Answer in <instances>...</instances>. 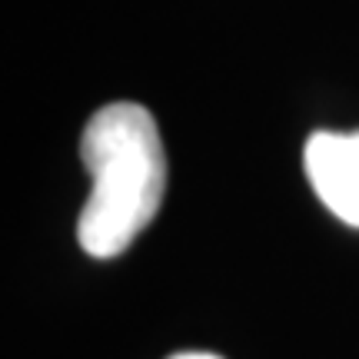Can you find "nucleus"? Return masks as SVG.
Returning a JSON list of instances; mask_svg holds the SVG:
<instances>
[{
	"instance_id": "obj_1",
	"label": "nucleus",
	"mask_w": 359,
	"mask_h": 359,
	"mask_svg": "<svg viewBox=\"0 0 359 359\" xmlns=\"http://www.w3.org/2000/svg\"><path fill=\"white\" fill-rule=\"evenodd\" d=\"M80 156L93 190L77 219L90 257H120L140 236L167 190V154L154 114L140 103H107L87 120Z\"/></svg>"
},
{
	"instance_id": "obj_2",
	"label": "nucleus",
	"mask_w": 359,
	"mask_h": 359,
	"mask_svg": "<svg viewBox=\"0 0 359 359\" xmlns=\"http://www.w3.org/2000/svg\"><path fill=\"white\" fill-rule=\"evenodd\" d=\"M303 167L323 206L359 226V133L316 130L303 147Z\"/></svg>"
},
{
	"instance_id": "obj_3",
	"label": "nucleus",
	"mask_w": 359,
	"mask_h": 359,
	"mask_svg": "<svg viewBox=\"0 0 359 359\" xmlns=\"http://www.w3.org/2000/svg\"><path fill=\"white\" fill-rule=\"evenodd\" d=\"M170 359H223V356H213V353H177Z\"/></svg>"
}]
</instances>
